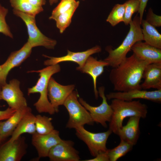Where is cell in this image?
<instances>
[{
  "mask_svg": "<svg viewBox=\"0 0 161 161\" xmlns=\"http://www.w3.org/2000/svg\"><path fill=\"white\" fill-rule=\"evenodd\" d=\"M149 64L133 54L117 66L112 68L109 75L114 91L125 92L142 89L141 82L144 70Z\"/></svg>",
  "mask_w": 161,
  "mask_h": 161,
  "instance_id": "obj_1",
  "label": "cell"
},
{
  "mask_svg": "<svg viewBox=\"0 0 161 161\" xmlns=\"http://www.w3.org/2000/svg\"><path fill=\"white\" fill-rule=\"evenodd\" d=\"M110 105L113 113L109 122V129L117 135L126 118L136 116L145 118L148 113L147 106L139 100L128 101L114 99H112Z\"/></svg>",
  "mask_w": 161,
  "mask_h": 161,
  "instance_id": "obj_2",
  "label": "cell"
},
{
  "mask_svg": "<svg viewBox=\"0 0 161 161\" xmlns=\"http://www.w3.org/2000/svg\"><path fill=\"white\" fill-rule=\"evenodd\" d=\"M129 24V30L121 44L114 49L110 46L106 49L109 55L104 60L112 68L118 66L126 58L127 54L136 43L143 40L140 17L137 14Z\"/></svg>",
  "mask_w": 161,
  "mask_h": 161,
  "instance_id": "obj_3",
  "label": "cell"
},
{
  "mask_svg": "<svg viewBox=\"0 0 161 161\" xmlns=\"http://www.w3.org/2000/svg\"><path fill=\"white\" fill-rule=\"evenodd\" d=\"M59 64L49 66L41 69L32 71L28 72H37L39 73V78L36 84L28 89V94L38 93L40 96L38 100L34 103L36 110L39 113H46L50 115L56 112L50 102L48 96V87L50 78L54 74L60 71Z\"/></svg>",
  "mask_w": 161,
  "mask_h": 161,
  "instance_id": "obj_4",
  "label": "cell"
},
{
  "mask_svg": "<svg viewBox=\"0 0 161 161\" xmlns=\"http://www.w3.org/2000/svg\"><path fill=\"white\" fill-rule=\"evenodd\" d=\"M79 95L77 92L73 91L66 98L63 105L69 115L66 127L75 129L87 124L93 125V120L89 112L78 100Z\"/></svg>",
  "mask_w": 161,
  "mask_h": 161,
  "instance_id": "obj_5",
  "label": "cell"
},
{
  "mask_svg": "<svg viewBox=\"0 0 161 161\" xmlns=\"http://www.w3.org/2000/svg\"><path fill=\"white\" fill-rule=\"evenodd\" d=\"M13 12L26 24L29 36L27 42L32 48L43 46L48 49H54L56 41L47 37L41 32L36 25L35 16L13 9Z\"/></svg>",
  "mask_w": 161,
  "mask_h": 161,
  "instance_id": "obj_6",
  "label": "cell"
},
{
  "mask_svg": "<svg viewBox=\"0 0 161 161\" xmlns=\"http://www.w3.org/2000/svg\"><path fill=\"white\" fill-rule=\"evenodd\" d=\"M75 129L76 135L86 144L92 156L94 157L99 152L106 151L108 150L106 147V142L112 133L109 129L106 131L99 133L90 132L83 126Z\"/></svg>",
  "mask_w": 161,
  "mask_h": 161,
  "instance_id": "obj_7",
  "label": "cell"
},
{
  "mask_svg": "<svg viewBox=\"0 0 161 161\" xmlns=\"http://www.w3.org/2000/svg\"><path fill=\"white\" fill-rule=\"evenodd\" d=\"M105 88L101 86L98 88V93L102 98L101 103L97 106L90 105L83 98L79 97L80 103L89 112L94 122L100 124L105 128L107 127L106 122H109L113 113L110 105L108 104L105 94Z\"/></svg>",
  "mask_w": 161,
  "mask_h": 161,
  "instance_id": "obj_8",
  "label": "cell"
},
{
  "mask_svg": "<svg viewBox=\"0 0 161 161\" xmlns=\"http://www.w3.org/2000/svg\"><path fill=\"white\" fill-rule=\"evenodd\" d=\"M20 82L13 79L2 86V100L5 101L9 107L16 110L27 106L26 100L19 87Z\"/></svg>",
  "mask_w": 161,
  "mask_h": 161,
  "instance_id": "obj_9",
  "label": "cell"
},
{
  "mask_svg": "<svg viewBox=\"0 0 161 161\" xmlns=\"http://www.w3.org/2000/svg\"><path fill=\"white\" fill-rule=\"evenodd\" d=\"M32 135V143L36 149L39 158L48 157L51 148L62 140L59 131L55 129L47 134H40L36 132Z\"/></svg>",
  "mask_w": 161,
  "mask_h": 161,
  "instance_id": "obj_10",
  "label": "cell"
},
{
  "mask_svg": "<svg viewBox=\"0 0 161 161\" xmlns=\"http://www.w3.org/2000/svg\"><path fill=\"white\" fill-rule=\"evenodd\" d=\"M32 48L27 42L19 50L12 52L6 61L1 65L0 84L1 86L6 83L7 77L10 71L20 65L30 56Z\"/></svg>",
  "mask_w": 161,
  "mask_h": 161,
  "instance_id": "obj_11",
  "label": "cell"
},
{
  "mask_svg": "<svg viewBox=\"0 0 161 161\" xmlns=\"http://www.w3.org/2000/svg\"><path fill=\"white\" fill-rule=\"evenodd\" d=\"M70 140H62L50 150L48 157L51 161H79V153Z\"/></svg>",
  "mask_w": 161,
  "mask_h": 161,
  "instance_id": "obj_12",
  "label": "cell"
},
{
  "mask_svg": "<svg viewBox=\"0 0 161 161\" xmlns=\"http://www.w3.org/2000/svg\"><path fill=\"white\" fill-rule=\"evenodd\" d=\"M106 96L109 100L116 99L129 101L135 99H141L160 103L161 89L153 91L134 89L125 92H112Z\"/></svg>",
  "mask_w": 161,
  "mask_h": 161,
  "instance_id": "obj_13",
  "label": "cell"
},
{
  "mask_svg": "<svg viewBox=\"0 0 161 161\" xmlns=\"http://www.w3.org/2000/svg\"><path fill=\"white\" fill-rule=\"evenodd\" d=\"M101 50V47L97 45L82 52H75L68 50L67 54L61 57H50L43 55L44 57L49 58L44 61V64L49 66L58 64L62 62L70 61L76 63L78 65V66L81 67L89 56L99 52Z\"/></svg>",
  "mask_w": 161,
  "mask_h": 161,
  "instance_id": "obj_14",
  "label": "cell"
},
{
  "mask_svg": "<svg viewBox=\"0 0 161 161\" xmlns=\"http://www.w3.org/2000/svg\"><path fill=\"white\" fill-rule=\"evenodd\" d=\"M25 138L21 136L13 142L7 141L0 146V161H20L26 152Z\"/></svg>",
  "mask_w": 161,
  "mask_h": 161,
  "instance_id": "obj_15",
  "label": "cell"
},
{
  "mask_svg": "<svg viewBox=\"0 0 161 161\" xmlns=\"http://www.w3.org/2000/svg\"><path fill=\"white\" fill-rule=\"evenodd\" d=\"M75 87L73 84L63 85L57 82L53 78H50L48 87V96L56 112H58L59 106L63 105Z\"/></svg>",
  "mask_w": 161,
  "mask_h": 161,
  "instance_id": "obj_16",
  "label": "cell"
},
{
  "mask_svg": "<svg viewBox=\"0 0 161 161\" xmlns=\"http://www.w3.org/2000/svg\"><path fill=\"white\" fill-rule=\"evenodd\" d=\"M108 66H109L108 63L104 60H98L90 56L87 58L82 66H78L76 67L77 70L83 73L88 74L92 78L94 92L96 99L98 98V91L96 86L97 79L103 72L104 67Z\"/></svg>",
  "mask_w": 161,
  "mask_h": 161,
  "instance_id": "obj_17",
  "label": "cell"
},
{
  "mask_svg": "<svg viewBox=\"0 0 161 161\" xmlns=\"http://www.w3.org/2000/svg\"><path fill=\"white\" fill-rule=\"evenodd\" d=\"M139 59L149 64L161 63V49L151 46L142 41L136 43L131 49Z\"/></svg>",
  "mask_w": 161,
  "mask_h": 161,
  "instance_id": "obj_18",
  "label": "cell"
},
{
  "mask_svg": "<svg viewBox=\"0 0 161 161\" xmlns=\"http://www.w3.org/2000/svg\"><path fill=\"white\" fill-rule=\"evenodd\" d=\"M143 82L141 84L144 90L151 88L161 89V63L148 64L143 71Z\"/></svg>",
  "mask_w": 161,
  "mask_h": 161,
  "instance_id": "obj_19",
  "label": "cell"
},
{
  "mask_svg": "<svg viewBox=\"0 0 161 161\" xmlns=\"http://www.w3.org/2000/svg\"><path fill=\"white\" fill-rule=\"evenodd\" d=\"M30 107L27 106L16 110L15 113L5 121H0L1 141L11 136L23 117L28 112L31 111Z\"/></svg>",
  "mask_w": 161,
  "mask_h": 161,
  "instance_id": "obj_20",
  "label": "cell"
},
{
  "mask_svg": "<svg viewBox=\"0 0 161 161\" xmlns=\"http://www.w3.org/2000/svg\"><path fill=\"white\" fill-rule=\"evenodd\" d=\"M141 118L133 116L129 117L126 124L119 130L117 135L120 140H123L134 146L138 139L140 134L139 123Z\"/></svg>",
  "mask_w": 161,
  "mask_h": 161,
  "instance_id": "obj_21",
  "label": "cell"
},
{
  "mask_svg": "<svg viewBox=\"0 0 161 161\" xmlns=\"http://www.w3.org/2000/svg\"><path fill=\"white\" fill-rule=\"evenodd\" d=\"M35 118L32 111L27 113L21 119L8 141L13 142L25 133L32 135L35 133Z\"/></svg>",
  "mask_w": 161,
  "mask_h": 161,
  "instance_id": "obj_22",
  "label": "cell"
},
{
  "mask_svg": "<svg viewBox=\"0 0 161 161\" xmlns=\"http://www.w3.org/2000/svg\"><path fill=\"white\" fill-rule=\"evenodd\" d=\"M143 41L148 44L161 49V35L155 27L143 19L141 23Z\"/></svg>",
  "mask_w": 161,
  "mask_h": 161,
  "instance_id": "obj_23",
  "label": "cell"
},
{
  "mask_svg": "<svg viewBox=\"0 0 161 161\" xmlns=\"http://www.w3.org/2000/svg\"><path fill=\"white\" fill-rule=\"evenodd\" d=\"M77 3L68 10L60 14L54 19L56 26L61 33H63L71 23L72 18L79 4Z\"/></svg>",
  "mask_w": 161,
  "mask_h": 161,
  "instance_id": "obj_24",
  "label": "cell"
},
{
  "mask_svg": "<svg viewBox=\"0 0 161 161\" xmlns=\"http://www.w3.org/2000/svg\"><path fill=\"white\" fill-rule=\"evenodd\" d=\"M133 145L123 140H120V144L116 147L107 150L109 161H116L131 150Z\"/></svg>",
  "mask_w": 161,
  "mask_h": 161,
  "instance_id": "obj_25",
  "label": "cell"
},
{
  "mask_svg": "<svg viewBox=\"0 0 161 161\" xmlns=\"http://www.w3.org/2000/svg\"><path fill=\"white\" fill-rule=\"evenodd\" d=\"M10 2L13 10L32 16H35L44 10L35 7L30 4L26 0H10Z\"/></svg>",
  "mask_w": 161,
  "mask_h": 161,
  "instance_id": "obj_26",
  "label": "cell"
},
{
  "mask_svg": "<svg viewBox=\"0 0 161 161\" xmlns=\"http://www.w3.org/2000/svg\"><path fill=\"white\" fill-rule=\"evenodd\" d=\"M36 132L40 134H49L54 129L52 122V119L45 116L38 114L35 116Z\"/></svg>",
  "mask_w": 161,
  "mask_h": 161,
  "instance_id": "obj_27",
  "label": "cell"
},
{
  "mask_svg": "<svg viewBox=\"0 0 161 161\" xmlns=\"http://www.w3.org/2000/svg\"><path fill=\"white\" fill-rule=\"evenodd\" d=\"M125 11L123 4H117L114 5L108 15L106 21L113 27L123 22Z\"/></svg>",
  "mask_w": 161,
  "mask_h": 161,
  "instance_id": "obj_28",
  "label": "cell"
},
{
  "mask_svg": "<svg viewBox=\"0 0 161 161\" xmlns=\"http://www.w3.org/2000/svg\"><path fill=\"white\" fill-rule=\"evenodd\" d=\"M140 0H128L124 3L125 7L123 22L127 25L132 21L133 15L138 12L140 7Z\"/></svg>",
  "mask_w": 161,
  "mask_h": 161,
  "instance_id": "obj_29",
  "label": "cell"
},
{
  "mask_svg": "<svg viewBox=\"0 0 161 161\" xmlns=\"http://www.w3.org/2000/svg\"><path fill=\"white\" fill-rule=\"evenodd\" d=\"M76 0H61L58 5L53 9L49 18L53 20L60 14L68 10L77 2Z\"/></svg>",
  "mask_w": 161,
  "mask_h": 161,
  "instance_id": "obj_30",
  "label": "cell"
},
{
  "mask_svg": "<svg viewBox=\"0 0 161 161\" xmlns=\"http://www.w3.org/2000/svg\"><path fill=\"white\" fill-rule=\"evenodd\" d=\"M8 12V9L0 3V33L6 36L13 38V36L6 21V17Z\"/></svg>",
  "mask_w": 161,
  "mask_h": 161,
  "instance_id": "obj_31",
  "label": "cell"
},
{
  "mask_svg": "<svg viewBox=\"0 0 161 161\" xmlns=\"http://www.w3.org/2000/svg\"><path fill=\"white\" fill-rule=\"evenodd\" d=\"M145 20L155 27L161 26V16L154 13L151 8L148 9Z\"/></svg>",
  "mask_w": 161,
  "mask_h": 161,
  "instance_id": "obj_32",
  "label": "cell"
},
{
  "mask_svg": "<svg viewBox=\"0 0 161 161\" xmlns=\"http://www.w3.org/2000/svg\"><path fill=\"white\" fill-rule=\"evenodd\" d=\"M107 150L106 151L99 152L92 159L83 160V161H109Z\"/></svg>",
  "mask_w": 161,
  "mask_h": 161,
  "instance_id": "obj_33",
  "label": "cell"
},
{
  "mask_svg": "<svg viewBox=\"0 0 161 161\" xmlns=\"http://www.w3.org/2000/svg\"><path fill=\"white\" fill-rule=\"evenodd\" d=\"M16 110L9 107L4 110H0V121L7 119L15 113Z\"/></svg>",
  "mask_w": 161,
  "mask_h": 161,
  "instance_id": "obj_34",
  "label": "cell"
},
{
  "mask_svg": "<svg viewBox=\"0 0 161 161\" xmlns=\"http://www.w3.org/2000/svg\"><path fill=\"white\" fill-rule=\"evenodd\" d=\"M32 5L38 8L43 9V6L46 4V0H26Z\"/></svg>",
  "mask_w": 161,
  "mask_h": 161,
  "instance_id": "obj_35",
  "label": "cell"
},
{
  "mask_svg": "<svg viewBox=\"0 0 161 161\" xmlns=\"http://www.w3.org/2000/svg\"><path fill=\"white\" fill-rule=\"evenodd\" d=\"M148 0H140V4L139 10L138 12L139 14L140 21L141 23L143 19V16L144 10L146 7Z\"/></svg>",
  "mask_w": 161,
  "mask_h": 161,
  "instance_id": "obj_36",
  "label": "cell"
},
{
  "mask_svg": "<svg viewBox=\"0 0 161 161\" xmlns=\"http://www.w3.org/2000/svg\"><path fill=\"white\" fill-rule=\"evenodd\" d=\"M58 0H49V2L50 5H52L57 3Z\"/></svg>",
  "mask_w": 161,
  "mask_h": 161,
  "instance_id": "obj_37",
  "label": "cell"
},
{
  "mask_svg": "<svg viewBox=\"0 0 161 161\" xmlns=\"http://www.w3.org/2000/svg\"><path fill=\"white\" fill-rule=\"evenodd\" d=\"M1 87H2L0 85V101L1 100H2L1 97Z\"/></svg>",
  "mask_w": 161,
  "mask_h": 161,
  "instance_id": "obj_38",
  "label": "cell"
},
{
  "mask_svg": "<svg viewBox=\"0 0 161 161\" xmlns=\"http://www.w3.org/2000/svg\"><path fill=\"white\" fill-rule=\"evenodd\" d=\"M1 65H0V85H1L0 84V73L1 72Z\"/></svg>",
  "mask_w": 161,
  "mask_h": 161,
  "instance_id": "obj_39",
  "label": "cell"
},
{
  "mask_svg": "<svg viewBox=\"0 0 161 161\" xmlns=\"http://www.w3.org/2000/svg\"><path fill=\"white\" fill-rule=\"evenodd\" d=\"M1 142V140H0V142Z\"/></svg>",
  "mask_w": 161,
  "mask_h": 161,
  "instance_id": "obj_40",
  "label": "cell"
},
{
  "mask_svg": "<svg viewBox=\"0 0 161 161\" xmlns=\"http://www.w3.org/2000/svg\"></svg>",
  "mask_w": 161,
  "mask_h": 161,
  "instance_id": "obj_41",
  "label": "cell"
}]
</instances>
